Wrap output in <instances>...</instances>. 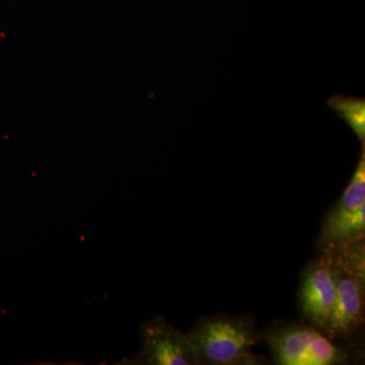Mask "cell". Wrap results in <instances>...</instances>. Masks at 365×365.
<instances>
[{
  "label": "cell",
  "mask_w": 365,
  "mask_h": 365,
  "mask_svg": "<svg viewBox=\"0 0 365 365\" xmlns=\"http://www.w3.org/2000/svg\"><path fill=\"white\" fill-rule=\"evenodd\" d=\"M364 239L329 251L332 256L336 299L329 324L328 337L334 341L352 338L364 325Z\"/></svg>",
  "instance_id": "7a4b0ae2"
},
{
  "label": "cell",
  "mask_w": 365,
  "mask_h": 365,
  "mask_svg": "<svg viewBox=\"0 0 365 365\" xmlns=\"http://www.w3.org/2000/svg\"><path fill=\"white\" fill-rule=\"evenodd\" d=\"M140 340L143 348L138 354L118 364L199 365L187 334L180 332L163 317H155L143 324Z\"/></svg>",
  "instance_id": "8992f818"
},
{
  "label": "cell",
  "mask_w": 365,
  "mask_h": 365,
  "mask_svg": "<svg viewBox=\"0 0 365 365\" xmlns=\"http://www.w3.org/2000/svg\"><path fill=\"white\" fill-rule=\"evenodd\" d=\"M278 365L348 364L349 352L306 322H275L262 334Z\"/></svg>",
  "instance_id": "3957f363"
},
{
  "label": "cell",
  "mask_w": 365,
  "mask_h": 365,
  "mask_svg": "<svg viewBox=\"0 0 365 365\" xmlns=\"http://www.w3.org/2000/svg\"><path fill=\"white\" fill-rule=\"evenodd\" d=\"M327 105L349 125L361 145L365 146L364 98H353L336 93L327 101Z\"/></svg>",
  "instance_id": "52a82bcc"
},
{
  "label": "cell",
  "mask_w": 365,
  "mask_h": 365,
  "mask_svg": "<svg viewBox=\"0 0 365 365\" xmlns=\"http://www.w3.org/2000/svg\"><path fill=\"white\" fill-rule=\"evenodd\" d=\"M199 365H251L261 364L252 348L262 334L252 314L225 313L197 319L187 334Z\"/></svg>",
  "instance_id": "6da1fadb"
},
{
  "label": "cell",
  "mask_w": 365,
  "mask_h": 365,
  "mask_svg": "<svg viewBox=\"0 0 365 365\" xmlns=\"http://www.w3.org/2000/svg\"><path fill=\"white\" fill-rule=\"evenodd\" d=\"M365 146L342 195L329 211L319 237V249L332 251L364 239Z\"/></svg>",
  "instance_id": "277c9868"
},
{
  "label": "cell",
  "mask_w": 365,
  "mask_h": 365,
  "mask_svg": "<svg viewBox=\"0 0 365 365\" xmlns=\"http://www.w3.org/2000/svg\"><path fill=\"white\" fill-rule=\"evenodd\" d=\"M335 299L332 256L330 252L319 250L300 276L299 307L302 319L328 336Z\"/></svg>",
  "instance_id": "5b68a950"
}]
</instances>
